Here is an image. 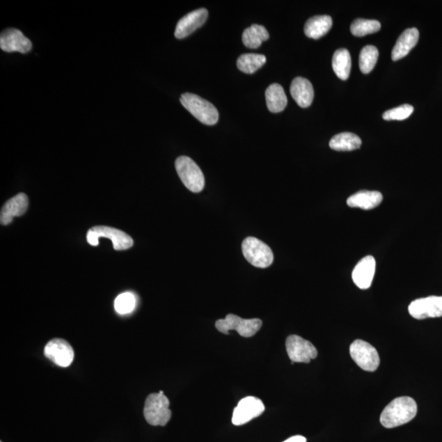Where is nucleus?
<instances>
[{"label": "nucleus", "instance_id": "obj_1", "mask_svg": "<svg viewBox=\"0 0 442 442\" xmlns=\"http://www.w3.org/2000/svg\"><path fill=\"white\" fill-rule=\"evenodd\" d=\"M417 404L411 397H402L393 400L380 416L381 425L386 429H393L411 422L417 415Z\"/></svg>", "mask_w": 442, "mask_h": 442}, {"label": "nucleus", "instance_id": "obj_2", "mask_svg": "<svg viewBox=\"0 0 442 442\" xmlns=\"http://www.w3.org/2000/svg\"><path fill=\"white\" fill-rule=\"evenodd\" d=\"M169 407V399L164 392L152 393L148 395L144 404V418L152 426H166L172 415Z\"/></svg>", "mask_w": 442, "mask_h": 442}, {"label": "nucleus", "instance_id": "obj_3", "mask_svg": "<svg viewBox=\"0 0 442 442\" xmlns=\"http://www.w3.org/2000/svg\"><path fill=\"white\" fill-rule=\"evenodd\" d=\"M180 102L200 123L207 125H216L219 120V113L216 106L203 97L185 93L180 97Z\"/></svg>", "mask_w": 442, "mask_h": 442}, {"label": "nucleus", "instance_id": "obj_4", "mask_svg": "<svg viewBox=\"0 0 442 442\" xmlns=\"http://www.w3.org/2000/svg\"><path fill=\"white\" fill-rule=\"evenodd\" d=\"M175 169L181 181L191 192L197 194L203 191L205 178L196 162L189 157H180L175 161Z\"/></svg>", "mask_w": 442, "mask_h": 442}, {"label": "nucleus", "instance_id": "obj_5", "mask_svg": "<svg viewBox=\"0 0 442 442\" xmlns=\"http://www.w3.org/2000/svg\"><path fill=\"white\" fill-rule=\"evenodd\" d=\"M242 251L248 262L258 268H267L274 262V254L269 246L253 237H248L242 244Z\"/></svg>", "mask_w": 442, "mask_h": 442}, {"label": "nucleus", "instance_id": "obj_6", "mask_svg": "<svg viewBox=\"0 0 442 442\" xmlns=\"http://www.w3.org/2000/svg\"><path fill=\"white\" fill-rule=\"evenodd\" d=\"M262 326V321L260 319H246L238 315H227L226 319H218L216 328L219 332L229 334L230 330H235L244 338L253 337Z\"/></svg>", "mask_w": 442, "mask_h": 442}, {"label": "nucleus", "instance_id": "obj_7", "mask_svg": "<svg viewBox=\"0 0 442 442\" xmlns=\"http://www.w3.org/2000/svg\"><path fill=\"white\" fill-rule=\"evenodd\" d=\"M87 242L92 246L99 245L100 238L109 239L113 242L115 250H127L134 244L132 237L125 232L108 226H95L87 232Z\"/></svg>", "mask_w": 442, "mask_h": 442}, {"label": "nucleus", "instance_id": "obj_8", "mask_svg": "<svg viewBox=\"0 0 442 442\" xmlns=\"http://www.w3.org/2000/svg\"><path fill=\"white\" fill-rule=\"evenodd\" d=\"M350 354L354 361L362 370L368 372H374L380 364V358L375 347L369 342L363 340H356L350 347Z\"/></svg>", "mask_w": 442, "mask_h": 442}, {"label": "nucleus", "instance_id": "obj_9", "mask_svg": "<svg viewBox=\"0 0 442 442\" xmlns=\"http://www.w3.org/2000/svg\"><path fill=\"white\" fill-rule=\"evenodd\" d=\"M286 349L293 363H309L318 356L313 344L297 335H290L287 338Z\"/></svg>", "mask_w": 442, "mask_h": 442}, {"label": "nucleus", "instance_id": "obj_10", "mask_svg": "<svg viewBox=\"0 0 442 442\" xmlns=\"http://www.w3.org/2000/svg\"><path fill=\"white\" fill-rule=\"evenodd\" d=\"M265 406L259 398L248 397L242 399L232 412V423L235 426H241L262 416Z\"/></svg>", "mask_w": 442, "mask_h": 442}, {"label": "nucleus", "instance_id": "obj_11", "mask_svg": "<svg viewBox=\"0 0 442 442\" xmlns=\"http://www.w3.org/2000/svg\"><path fill=\"white\" fill-rule=\"evenodd\" d=\"M409 313L416 319L439 318L442 316V297L431 296L411 302Z\"/></svg>", "mask_w": 442, "mask_h": 442}, {"label": "nucleus", "instance_id": "obj_12", "mask_svg": "<svg viewBox=\"0 0 442 442\" xmlns=\"http://www.w3.org/2000/svg\"><path fill=\"white\" fill-rule=\"evenodd\" d=\"M45 356L60 367H68L74 360V351L64 339L54 338L45 347Z\"/></svg>", "mask_w": 442, "mask_h": 442}, {"label": "nucleus", "instance_id": "obj_13", "mask_svg": "<svg viewBox=\"0 0 442 442\" xmlns=\"http://www.w3.org/2000/svg\"><path fill=\"white\" fill-rule=\"evenodd\" d=\"M0 48L7 53H29L32 49L31 41L15 28H8L0 35Z\"/></svg>", "mask_w": 442, "mask_h": 442}, {"label": "nucleus", "instance_id": "obj_14", "mask_svg": "<svg viewBox=\"0 0 442 442\" xmlns=\"http://www.w3.org/2000/svg\"><path fill=\"white\" fill-rule=\"evenodd\" d=\"M208 12L206 8H199L181 18L175 31L177 39H184L201 27L206 22Z\"/></svg>", "mask_w": 442, "mask_h": 442}, {"label": "nucleus", "instance_id": "obj_15", "mask_svg": "<svg viewBox=\"0 0 442 442\" xmlns=\"http://www.w3.org/2000/svg\"><path fill=\"white\" fill-rule=\"evenodd\" d=\"M376 269L374 257L367 255L361 259L353 269L352 279L356 285L361 290H368L373 282Z\"/></svg>", "mask_w": 442, "mask_h": 442}, {"label": "nucleus", "instance_id": "obj_16", "mask_svg": "<svg viewBox=\"0 0 442 442\" xmlns=\"http://www.w3.org/2000/svg\"><path fill=\"white\" fill-rule=\"evenodd\" d=\"M28 198L25 194L21 193L16 195L15 197L9 199L8 201L3 205L0 213V222L1 225L8 226L12 223L13 218L24 215L27 210Z\"/></svg>", "mask_w": 442, "mask_h": 442}, {"label": "nucleus", "instance_id": "obj_17", "mask_svg": "<svg viewBox=\"0 0 442 442\" xmlns=\"http://www.w3.org/2000/svg\"><path fill=\"white\" fill-rule=\"evenodd\" d=\"M291 95L301 108H308L314 100V88L307 79L297 77L292 81L290 87Z\"/></svg>", "mask_w": 442, "mask_h": 442}, {"label": "nucleus", "instance_id": "obj_18", "mask_svg": "<svg viewBox=\"0 0 442 442\" xmlns=\"http://www.w3.org/2000/svg\"><path fill=\"white\" fill-rule=\"evenodd\" d=\"M418 39H420V32L416 28H409L399 36L397 43H395L392 52V59L393 61H398L409 54L411 51L416 47Z\"/></svg>", "mask_w": 442, "mask_h": 442}, {"label": "nucleus", "instance_id": "obj_19", "mask_svg": "<svg viewBox=\"0 0 442 442\" xmlns=\"http://www.w3.org/2000/svg\"><path fill=\"white\" fill-rule=\"evenodd\" d=\"M383 195L378 191L362 190L347 199L349 207L361 208L363 210H371L381 204Z\"/></svg>", "mask_w": 442, "mask_h": 442}, {"label": "nucleus", "instance_id": "obj_20", "mask_svg": "<svg viewBox=\"0 0 442 442\" xmlns=\"http://www.w3.org/2000/svg\"><path fill=\"white\" fill-rule=\"evenodd\" d=\"M333 26L332 17L328 15L315 16L306 22L304 32L309 38L318 40L326 35Z\"/></svg>", "mask_w": 442, "mask_h": 442}, {"label": "nucleus", "instance_id": "obj_21", "mask_svg": "<svg viewBox=\"0 0 442 442\" xmlns=\"http://www.w3.org/2000/svg\"><path fill=\"white\" fill-rule=\"evenodd\" d=\"M265 100L269 111L273 113H281L287 104L285 92L278 84H272L267 88L265 91Z\"/></svg>", "mask_w": 442, "mask_h": 442}, {"label": "nucleus", "instance_id": "obj_22", "mask_svg": "<svg viewBox=\"0 0 442 442\" xmlns=\"http://www.w3.org/2000/svg\"><path fill=\"white\" fill-rule=\"evenodd\" d=\"M361 143V138L356 134L344 132L333 136L329 142V147L335 151L348 152L359 150Z\"/></svg>", "mask_w": 442, "mask_h": 442}, {"label": "nucleus", "instance_id": "obj_23", "mask_svg": "<svg viewBox=\"0 0 442 442\" xmlns=\"http://www.w3.org/2000/svg\"><path fill=\"white\" fill-rule=\"evenodd\" d=\"M332 66L333 72L342 81H347L350 76L352 58L346 49H338L333 56Z\"/></svg>", "mask_w": 442, "mask_h": 442}, {"label": "nucleus", "instance_id": "obj_24", "mask_svg": "<svg viewBox=\"0 0 442 442\" xmlns=\"http://www.w3.org/2000/svg\"><path fill=\"white\" fill-rule=\"evenodd\" d=\"M269 38V32L264 26L253 24L244 30L243 42L246 48L258 49L262 42Z\"/></svg>", "mask_w": 442, "mask_h": 442}, {"label": "nucleus", "instance_id": "obj_25", "mask_svg": "<svg viewBox=\"0 0 442 442\" xmlns=\"http://www.w3.org/2000/svg\"><path fill=\"white\" fill-rule=\"evenodd\" d=\"M267 63V58L262 54H246L241 55L237 61V66L246 74H253Z\"/></svg>", "mask_w": 442, "mask_h": 442}, {"label": "nucleus", "instance_id": "obj_26", "mask_svg": "<svg viewBox=\"0 0 442 442\" xmlns=\"http://www.w3.org/2000/svg\"><path fill=\"white\" fill-rule=\"evenodd\" d=\"M379 50L374 45H367L360 54L359 66L362 73L369 74L373 71L379 59Z\"/></svg>", "mask_w": 442, "mask_h": 442}, {"label": "nucleus", "instance_id": "obj_27", "mask_svg": "<svg viewBox=\"0 0 442 442\" xmlns=\"http://www.w3.org/2000/svg\"><path fill=\"white\" fill-rule=\"evenodd\" d=\"M381 29V24L377 20L356 19L352 23L351 32L353 35L363 37L376 33Z\"/></svg>", "mask_w": 442, "mask_h": 442}, {"label": "nucleus", "instance_id": "obj_28", "mask_svg": "<svg viewBox=\"0 0 442 442\" xmlns=\"http://www.w3.org/2000/svg\"><path fill=\"white\" fill-rule=\"evenodd\" d=\"M136 306V297L132 292H124L120 294L114 301L116 313L127 315L133 313Z\"/></svg>", "mask_w": 442, "mask_h": 442}, {"label": "nucleus", "instance_id": "obj_29", "mask_svg": "<svg viewBox=\"0 0 442 442\" xmlns=\"http://www.w3.org/2000/svg\"><path fill=\"white\" fill-rule=\"evenodd\" d=\"M413 111V106L409 104H403L387 111L383 115L386 120H403L411 116Z\"/></svg>", "mask_w": 442, "mask_h": 442}, {"label": "nucleus", "instance_id": "obj_30", "mask_svg": "<svg viewBox=\"0 0 442 442\" xmlns=\"http://www.w3.org/2000/svg\"><path fill=\"white\" fill-rule=\"evenodd\" d=\"M306 441H307L305 436L297 435V436H291L290 437V439H287L286 441L283 442H306Z\"/></svg>", "mask_w": 442, "mask_h": 442}, {"label": "nucleus", "instance_id": "obj_31", "mask_svg": "<svg viewBox=\"0 0 442 442\" xmlns=\"http://www.w3.org/2000/svg\"><path fill=\"white\" fill-rule=\"evenodd\" d=\"M2 442V441H1Z\"/></svg>", "mask_w": 442, "mask_h": 442}]
</instances>
